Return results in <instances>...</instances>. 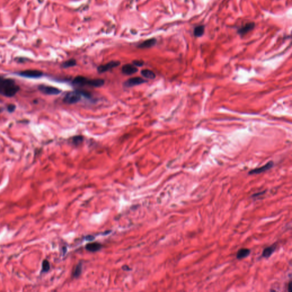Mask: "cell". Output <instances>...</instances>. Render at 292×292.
<instances>
[{
    "mask_svg": "<svg viewBox=\"0 0 292 292\" xmlns=\"http://www.w3.org/2000/svg\"><path fill=\"white\" fill-rule=\"evenodd\" d=\"M81 272H82V264H79L77 266L75 267L73 275L75 277H78L80 276V274L81 273Z\"/></svg>",
    "mask_w": 292,
    "mask_h": 292,
    "instance_id": "obj_20",
    "label": "cell"
},
{
    "mask_svg": "<svg viewBox=\"0 0 292 292\" xmlns=\"http://www.w3.org/2000/svg\"><path fill=\"white\" fill-rule=\"evenodd\" d=\"M76 64H77L76 60H74V59H71V60H68L65 62L64 63H63L62 66L64 68H69V67H73V66L76 65Z\"/></svg>",
    "mask_w": 292,
    "mask_h": 292,
    "instance_id": "obj_19",
    "label": "cell"
},
{
    "mask_svg": "<svg viewBox=\"0 0 292 292\" xmlns=\"http://www.w3.org/2000/svg\"><path fill=\"white\" fill-rule=\"evenodd\" d=\"M2 110H3V109H2V108H0V113H1V112H2Z\"/></svg>",
    "mask_w": 292,
    "mask_h": 292,
    "instance_id": "obj_27",
    "label": "cell"
},
{
    "mask_svg": "<svg viewBox=\"0 0 292 292\" xmlns=\"http://www.w3.org/2000/svg\"><path fill=\"white\" fill-rule=\"evenodd\" d=\"M105 84V81L102 79H89L87 84L89 86L94 87H100L103 86Z\"/></svg>",
    "mask_w": 292,
    "mask_h": 292,
    "instance_id": "obj_12",
    "label": "cell"
},
{
    "mask_svg": "<svg viewBox=\"0 0 292 292\" xmlns=\"http://www.w3.org/2000/svg\"><path fill=\"white\" fill-rule=\"evenodd\" d=\"M250 252L251 251L248 248H241L238 250L236 255V257L238 260L243 259L248 256L250 255Z\"/></svg>",
    "mask_w": 292,
    "mask_h": 292,
    "instance_id": "obj_11",
    "label": "cell"
},
{
    "mask_svg": "<svg viewBox=\"0 0 292 292\" xmlns=\"http://www.w3.org/2000/svg\"><path fill=\"white\" fill-rule=\"evenodd\" d=\"M82 96H83L82 91H71L66 94L63 98V102L67 104H74L81 100Z\"/></svg>",
    "mask_w": 292,
    "mask_h": 292,
    "instance_id": "obj_2",
    "label": "cell"
},
{
    "mask_svg": "<svg viewBox=\"0 0 292 292\" xmlns=\"http://www.w3.org/2000/svg\"><path fill=\"white\" fill-rule=\"evenodd\" d=\"M156 42H157V41L155 38H151V39L143 41V42H142L141 43H140L138 45L137 47L139 48H141V49L151 48L156 45Z\"/></svg>",
    "mask_w": 292,
    "mask_h": 292,
    "instance_id": "obj_10",
    "label": "cell"
},
{
    "mask_svg": "<svg viewBox=\"0 0 292 292\" xmlns=\"http://www.w3.org/2000/svg\"><path fill=\"white\" fill-rule=\"evenodd\" d=\"M102 245L97 243H93L86 245V249L90 252H96L101 249Z\"/></svg>",
    "mask_w": 292,
    "mask_h": 292,
    "instance_id": "obj_15",
    "label": "cell"
},
{
    "mask_svg": "<svg viewBox=\"0 0 292 292\" xmlns=\"http://www.w3.org/2000/svg\"><path fill=\"white\" fill-rule=\"evenodd\" d=\"M274 166V163L272 161H269L265 165L263 166L262 167L260 168H257L253 169L252 170L250 171L249 172V175H253V174H259V173H262L265 171H267L270 168H272Z\"/></svg>",
    "mask_w": 292,
    "mask_h": 292,
    "instance_id": "obj_7",
    "label": "cell"
},
{
    "mask_svg": "<svg viewBox=\"0 0 292 292\" xmlns=\"http://www.w3.org/2000/svg\"><path fill=\"white\" fill-rule=\"evenodd\" d=\"M72 143L75 146L80 145L84 141V137L81 135L75 136L72 139Z\"/></svg>",
    "mask_w": 292,
    "mask_h": 292,
    "instance_id": "obj_18",
    "label": "cell"
},
{
    "mask_svg": "<svg viewBox=\"0 0 292 292\" xmlns=\"http://www.w3.org/2000/svg\"><path fill=\"white\" fill-rule=\"evenodd\" d=\"M146 82H147V81L142 78L132 77L126 81L124 83V86L127 87H131Z\"/></svg>",
    "mask_w": 292,
    "mask_h": 292,
    "instance_id": "obj_6",
    "label": "cell"
},
{
    "mask_svg": "<svg viewBox=\"0 0 292 292\" xmlns=\"http://www.w3.org/2000/svg\"><path fill=\"white\" fill-rule=\"evenodd\" d=\"M19 90V87L12 79L0 76V94L6 97L15 96Z\"/></svg>",
    "mask_w": 292,
    "mask_h": 292,
    "instance_id": "obj_1",
    "label": "cell"
},
{
    "mask_svg": "<svg viewBox=\"0 0 292 292\" xmlns=\"http://www.w3.org/2000/svg\"><path fill=\"white\" fill-rule=\"evenodd\" d=\"M38 89L42 93L50 96L58 95L61 92V91L58 88L44 84L40 85L38 86Z\"/></svg>",
    "mask_w": 292,
    "mask_h": 292,
    "instance_id": "obj_3",
    "label": "cell"
},
{
    "mask_svg": "<svg viewBox=\"0 0 292 292\" xmlns=\"http://www.w3.org/2000/svg\"><path fill=\"white\" fill-rule=\"evenodd\" d=\"M7 109L9 113H13L16 110V106L13 105V104H10L9 105H8Z\"/></svg>",
    "mask_w": 292,
    "mask_h": 292,
    "instance_id": "obj_23",
    "label": "cell"
},
{
    "mask_svg": "<svg viewBox=\"0 0 292 292\" xmlns=\"http://www.w3.org/2000/svg\"><path fill=\"white\" fill-rule=\"evenodd\" d=\"M266 192L265 191H262V192H258V193H254L252 196L253 197H256L259 196L260 195H262L263 194H264Z\"/></svg>",
    "mask_w": 292,
    "mask_h": 292,
    "instance_id": "obj_24",
    "label": "cell"
},
{
    "mask_svg": "<svg viewBox=\"0 0 292 292\" xmlns=\"http://www.w3.org/2000/svg\"><path fill=\"white\" fill-rule=\"evenodd\" d=\"M276 249V245H273L272 246H270L265 248L262 252V257L265 258H268L274 253Z\"/></svg>",
    "mask_w": 292,
    "mask_h": 292,
    "instance_id": "obj_14",
    "label": "cell"
},
{
    "mask_svg": "<svg viewBox=\"0 0 292 292\" xmlns=\"http://www.w3.org/2000/svg\"><path fill=\"white\" fill-rule=\"evenodd\" d=\"M19 76L28 78H38L43 75V72L36 70H28L17 73Z\"/></svg>",
    "mask_w": 292,
    "mask_h": 292,
    "instance_id": "obj_4",
    "label": "cell"
},
{
    "mask_svg": "<svg viewBox=\"0 0 292 292\" xmlns=\"http://www.w3.org/2000/svg\"><path fill=\"white\" fill-rule=\"evenodd\" d=\"M141 74L144 77L146 78L147 79H154L156 77L155 74L154 72L151 71V70H148V69H145V70H142Z\"/></svg>",
    "mask_w": 292,
    "mask_h": 292,
    "instance_id": "obj_17",
    "label": "cell"
},
{
    "mask_svg": "<svg viewBox=\"0 0 292 292\" xmlns=\"http://www.w3.org/2000/svg\"><path fill=\"white\" fill-rule=\"evenodd\" d=\"M120 63L119 61H111V62H108L105 65L99 66L98 67L97 70H98V72L99 73L105 72H108V70H110L113 68L118 67V66L120 65Z\"/></svg>",
    "mask_w": 292,
    "mask_h": 292,
    "instance_id": "obj_5",
    "label": "cell"
},
{
    "mask_svg": "<svg viewBox=\"0 0 292 292\" xmlns=\"http://www.w3.org/2000/svg\"><path fill=\"white\" fill-rule=\"evenodd\" d=\"M255 26V24L253 22H250L248 23L245 25L243 27L240 28L237 31L238 34L240 36H244L247 33L250 31L251 30H253Z\"/></svg>",
    "mask_w": 292,
    "mask_h": 292,
    "instance_id": "obj_9",
    "label": "cell"
},
{
    "mask_svg": "<svg viewBox=\"0 0 292 292\" xmlns=\"http://www.w3.org/2000/svg\"><path fill=\"white\" fill-rule=\"evenodd\" d=\"M291 285H292V282H291V281H290V282H289V284H288V291H289V292H291Z\"/></svg>",
    "mask_w": 292,
    "mask_h": 292,
    "instance_id": "obj_26",
    "label": "cell"
},
{
    "mask_svg": "<svg viewBox=\"0 0 292 292\" xmlns=\"http://www.w3.org/2000/svg\"><path fill=\"white\" fill-rule=\"evenodd\" d=\"M88 80L89 79H87L86 78L82 76H77L72 81V84L76 86H82L87 84Z\"/></svg>",
    "mask_w": 292,
    "mask_h": 292,
    "instance_id": "obj_13",
    "label": "cell"
},
{
    "mask_svg": "<svg viewBox=\"0 0 292 292\" xmlns=\"http://www.w3.org/2000/svg\"><path fill=\"white\" fill-rule=\"evenodd\" d=\"M138 71L137 67L134 65L126 64L123 66L122 67V72L125 75H132Z\"/></svg>",
    "mask_w": 292,
    "mask_h": 292,
    "instance_id": "obj_8",
    "label": "cell"
},
{
    "mask_svg": "<svg viewBox=\"0 0 292 292\" xmlns=\"http://www.w3.org/2000/svg\"><path fill=\"white\" fill-rule=\"evenodd\" d=\"M133 65L134 66H135L136 67H142V66L144 64V62L142 60H134L133 61Z\"/></svg>",
    "mask_w": 292,
    "mask_h": 292,
    "instance_id": "obj_22",
    "label": "cell"
},
{
    "mask_svg": "<svg viewBox=\"0 0 292 292\" xmlns=\"http://www.w3.org/2000/svg\"><path fill=\"white\" fill-rule=\"evenodd\" d=\"M204 30H205V28L204 25L197 26L195 28L193 31L194 36L196 37H202L204 33Z\"/></svg>",
    "mask_w": 292,
    "mask_h": 292,
    "instance_id": "obj_16",
    "label": "cell"
},
{
    "mask_svg": "<svg viewBox=\"0 0 292 292\" xmlns=\"http://www.w3.org/2000/svg\"><path fill=\"white\" fill-rule=\"evenodd\" d=\"M94 237L93 236H91V235H89V236H87L86 237V240H87V241H92L93 240H94Z\"/></svg>",
    "mask_w": 292,
    "mask_h": 292,
    "instance_id": "obj_25",
    "label": "cell"
},
{
    "mask_svg": "<svg viewBox=\"0 0 292 292\" xmlns=\"http://www.w3.org/2000/svg\"><path fill=\"white\" fill-rule=\"evenodd\" d=\"M50 264L48 261L46 260H44L42 262V272H46L49 270L50 269Z\"/></svg>",
    "mask_w": 292,
    "mask_h": 292,
    "instance_id": "obj_21",
    "label": "cell"
}]
</instances>
